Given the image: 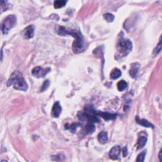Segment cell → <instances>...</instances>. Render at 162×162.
Here are the masks:
<instances>
[{
	"label": "cell",
	"mask_w": 162,
	"mask_h": 162,
	"mask_svg": "<svg viewBox=\"0 0 162 162\" xmlns=\"http://www.w3.org/2000/svg\"><path fill=\"white\" fill-rule=\"evenodd\" d=\"M7 85L8 86H13L15 90L26 91L28 90L27 84L26 83L22 74L18 71L14 72L10 76Z\"/></svg>",
	"instance_id": "6da1fadb"
},
{
	"label": "cell",
	"mask_w": 162,
	"mask_h": 162,
	"mask_svg": "<svg viewBox=\"0 0 162 162\" xmlns=\"http://www.w3.org/2000/svg\"><path fill=\"white\" fill-rule=\"evenodd\" d=\"M132 48V44L131 41L127 39L122 38L119 39L117 44V51L119 55L125 56L131 51Z\"/></svg>",
	"instance_id": "7a4b0ae2"
},
{
	"label": "cell",
	"mask_w": 162,
	"mask_h": 162,
	"mask_svg": "<svg viewBox=\"0 0 162 162\" xmlns=\"http://www.w3.org/2000/svg\"><path fill=\"white\" fill-rule=\"evenodd\" d=\"M16 23V17L14 15H9L0 25V30L3 34H7L8 31L14 27Z\"/></svg>",
	"instance_id": "3957f363"
},
{
	"label": "cell",
	"mask_w": 162,
	"mask_h": 162,
	"mask_svg": "<svg viewBox=\"0 0 162 162\" xmlns=\"http://www.w3.org/2000/svg\"><path fill=\"white\" fill-rule=\"evenodd\" d=\"M87 112L78 113V117L79 118V119L84 120V121H87L90 123L100 122V120L96 117V115L90 112Z\"/></svg>",
	"instance_id": "277c9868"
},
{
	"label": "cell",
	"mask_w": 162,
	"mask_h": 162,
	"mask_svg": "<svg viewBox=\"0 0 162 162\" xmlns=\"http://www.w3.org/2000/svg\"><path fill=\"white\" fill-rule=\"evenodd\" d=\"M50 70V69H49V68H48V69H43V68L42 67H37L33 70L32 74L36 77H43L48 74Z\"/></svg>",
	"instance_id": "5b68a950"
},
{
	"label": "cell",
	"mask_w": 162,
	"mask_h": 162,
	"mask_svg": "<svg viewBox=\"0 0 162 162\" xmlns=\"http://www.w3.org/2000/svg\"><path fill=\"white\" fill-rule=\"evenodd\" d=\"M90 111L94 113L96 115H99L100 117L103 118L104 120H106V121H111V120H113L116 118L117 115L115 114H112V113H107V112H96L95 110H93L92 108L90 109Z\"/></svg>",
	"instance_id": "8992f818"
},
{
	"label": "cell",
	"mask_w": 162,
	"mask_h": 162,
	"mask_svg": "<svg viewBox=\"0 0 162 162\" xmlns=\"http://www.w3.org/2000/svg\"><path fill=\"white\" fill-rule=\"evenodd\" d=\"M120 153H121V148L119 146H115L109 151V156L111 159L115 160L118 158Z\"/></svg>",
	"instance_id": "52a82bcc"
},
{
	"label": "cell",
	"mask_w": 162,
	"mask_h": 162,
	"mask_svg": "<svg viewBox=\"0 0 162 162\" xmlns=\"http://www.w3.org/2000/svg\"><path fill=\"white\" fill-rule=\"evenodd\" d=\"M95 130V126L92 124V123H90L89 124H87L85 127L80 132V134L82 135V136H84V135L91 134L92 132H94V130Z\"/></svg>",
	"instance_id": "ba28073f"
},
{
	"label": "cell",
	"mask_w": 162,
	"mask_h": 162,
	"mask_svg": "<svg viewBox=\"0 0 162 162\" xmlns=\"http://www.w3.org/2000/svg\"><path fill=\"white\" fill-rule=\"evenodd\" d=\"M61 112V107L59 102H56L52 108V115L53 117H58Z\"/></svg>",
	"instance_id": "9c48e42d"
},
{
	"label": "cell",
	"mask_w": 162,
	"mask_h": 162,
	"mask_svg": "<svg viewBox=\"0 0 162 162\" xmlns=\"http://www.w3.org/2000/svg\"><path fill=\"white\" fill-rule=\"evenodd\" d=\"M34 27L30 25L26 28L24 30V37L26 39H30L34 36Z\"/></svg>",
	"instance_id": "30bf717a"
},
{
	"label": "cell",
	"mask_w": 162,
	"mask_h": 162,
	"mask_svg": "<svg viewBox=\"0 0 162 162\" xmlns=\"http://www.w3.org/2000/svg\"><path fill=\"white\" fill-rule=\"evenodd\" d=\"M99 142L101 144H106L108 142V134L106 132L102 131L98 135V137Z\"/></svg>",
	"instance_id": "8fae6325"
},
{
	"label": "cell",
	"mask_w": 162,
	"mask_h": 162,
	"mask_svg": "<svg viewBox=\"0 0 162 162\" xmlns=\"http://www.w3.org/2000/svg\"><path fill=\"white\" fill-rule=\"evenodd\" d=\"M161 50H162V34L160 36L158 43L157 44V45H156V48L153 50V55L154 56H156L158 53H160Z\"/></svg>",
	"instance_id": "7c38bea8"
},
{
	"label": "cell",
	"mask_w": 162,
	"mask_h": 162,
	"mask_svg": "<svg viewBox=\"0 0 162 162\" xmlns=\"http://www.w3.org/2000/svg\"><path fill=\"white\" fill-rule=\"evenodd\" d=\"M139 67L140 65L138 64H135L132 65L131 69H130V72H129V74L130 75H131L132 77H135V76H136L139 69Z\"/></svg>",
	"instance_id": "4fadbf2b"
},
{
	"label": "cell",
	"mask_w": 162,
	"mask_h": 162,
	"mask_svg": "<svg viewBox=\"0 0 162 162\" xmlns=\"http://www.w3.org/2000/svg\"><path fill=\"white\" fill-rule=\"evenodd\" d=\"M136 122L138 124H140L141 125H143V126L145 127H151V128H153L154 126L153 125L148 122L146 120L144 119H139L138 117H136Z\"/></svg>",
	"instance_id": "5bb4252c"
},
{
	"label": "cell",
	"mask_w": 162,
	"mask_h": 162,
	"mask_svg": "<svg viewBox=\"0 0 162 162\" xmlns=\"http://www.w3.org/2000/svg\"><path fill=\"white\" fill-rule=\"evenodd\" d=\"M121 75H122V72H121V70H119L118 69H115L111 72L110 77H111L112 79L115 80V79H117L118 78H119L120 77H121Z\"/></svg>",
	"instance_id": "9a60e30c"
},
{
	"label": "cell",
	"mask_w": 162,
	"mask_h": 162,
	"mask_svg": "<svg viewBox=\"0 0 162 162\" xmlns=\"http://www.w3.org/2000/svg\"><path fill=\"white\" fill-rule=\"evenodd\" d=\"M146 141H147V138H146V137H144V136L139 137L138 140V143H137L138 148L140 149V148H143L144 146L146 143Z\"/></svg>",
	"instance_id": "2e32d148"
},
{
	"label": "cell",
	"mask_w": 162,
	"mask_h": 162,
	"mask_svg": "<svg viewBox=\"0 0 162 162\" xmlns=\"http://www.w3.org/2000/svg\"><path fill=\"white\" fill-rule=\"evenodd\" d=\"M67 0H56L54 3V7L55 8H60L64 7L67 3Z\"/></svg>",
	"instance_id": "e0dca14e"
},
{
	"label": "cell",
	"mask_w": 162,
	"mask_h": 162,
	"mask_svg": "<svg viewBox=\"0 0 162 162\" xmlns=\"http://www.w3.org/2000/svg\"><path fill=\"white\" fill-rule=\"evenodd\" d=\"M79 125H80L79 124H77V123L72 124L71 125L69 124H67L65 125V129H70L72 132H75L76 131L77 128L79 127Z\"/></svg>",
	"instance_id": "ac0fdd59"
},
{
	"label": "cell",
	"mask_w": 162,
	"mask_h": 162,
	"mask_svg": "<svg viewBox=\"0 0 162 162\" xmlns=\"http://www.w3.org/2000/svg\"><path fill=\"white\" fill-rule=\"evenodd\" d=\"M118 90L119 91H123L127 86V83L125 81H121L118 83Z\"/></svg>",
	"instance_id": "d6986e66"
},
{
	"label": "cell",
	"mask_w": 162,
	"mask_h": 162,
	"mask_svg": "<svg viewBox=\"0 0 162 162\" xmlns=\"http://www.w3.org/2000/svg\"><path fill=\"white\" fill-rule=\"evenodd\" d=\"M104 18L107 22H112L114 20V16L112 13H106L104 15Z\"/></svg>",
	"instance_id": "ffe728a7"
},
{
	"label": "cell",
	"mask_w": 162,
	"mask_h": 162,
	"mask_svg": "<svg viewBox=\"0 0 162 162\" xmlns=\"http://www.w3.org/2000/svg\"><path fill=\"white\" fill-rule=\"evenodd\" d=\"M52 160L54 161H63L65 160V156L64 155H63L61 154H59L52 156Z\"/></svg>",
	"instance_id": "44dd1931"
},
{
	"label": "cell",
	"mask_w": 162,
	"mask_h": 162,
	"mask_svg": "<svg viewBox=\"0 0 162 162\" xmlns=\"http://www.w3.org/2000/svg\"><path fill=\"white\" fill-rule=\"evenodd\" d=\"M7 0H0V8L3 10H7Z\"/></svg>",
	"instance_id": "7402d4cb"
},
{
	"label": "cell",
	"mask_w": 162,
	"mask_h": 162,
	"mask_svg": "<svg viewBox=\"0 0 162 162\" xmlns=\"http://www.w3.org/2000/svg\"><path fill=\"white\" fill-rule=\"evenodd\" d=\"M145 155H146V151H143L141 154H139L138 156V158L136 159V161H139V162H142L144 160V157H145Z\"/></svg>",
	"instance_id": "603a6c76"
},
{
	"label": "cell",
	"mask_w": 162,
	"mask_h": 162,
	"mask_svg": "<svg viewBox=\"0 0 162 162\" xmlns=\"http://www.w3.org/2000/svg\"><path fill=\"white\" fill-rule=\"evenodd\" d=\"M49 86H50V81H49L48 80H47V81H46L43 83V86H42L41 91H44V90H46V89Z\"/></svg>",
	"instance_id": "cb8c5ba5"
},
{
	"label": "cell",
	"mask_w": 162,
	"mask_h": 162,
	"mask_svg": "<svg viewBox=\"0 0 162 162\" xmlns=\"http://www.w3.org/2000/svg\"><path fill=\"white\" fill-rule=\"evenodd\" d=\"M128 155V153H127V148L125 147L123 149V156H124V157H125V156H127Z\"/></svg>",
	"instance_id": "d4e9b609"
},
{
	"label": "cell",
	"mask_w": 162,
	"mask_h": 162,
	"mask_svg": "<svg viewBox=\"0 0 162 162\" xmlns=\"http://www.w3.org/2000/svg\"><path fill=\"white\" fill-rule=\"evenodd\" d=\"M158 158L160 161L162 162V149L160 151L159 154H158Z\"/></svg>",
	"instance_id": "484cf974"
}]
</instances>
